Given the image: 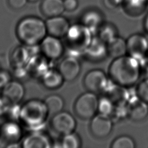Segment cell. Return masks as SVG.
<instances>
[{"label":"cell","mask_w":148,"mask_h":148,"mask_svg":"<svg viewBox=\"0 0 148 148\" xmlns=\"http://www.w3.org/2000/svg\"><path fill=\"white\" fill-rule=\"evenodd\" d=\"M108 72L112 82L125 87L134 85L141 75L139 61L126 54L114 58L109 65Z\"/></svg>","instance_id":"1"},{"label":"cell","mask_w":148,"mask_h":148,"mask_svg":"<svg viewBox=\"0 0 148 148\" xmlns=\"http://www.w3.org/2000/svg\"><path fill=\"white\" fill-rule=\"evenodd\" d=\"M16 34L24 44L34 46L40 43L47 33L45 22L39 17L29 16L23 18L18 23Z\"/></svg>","instance_id":"2"},{"label":"cell","mask_w":148,"mask_h":148,"mask_svg":"<svg viewBox=\"0 0 148 148\" xmlns=\"http://www.w3.org/2000/svg\"><path fill=\"white\" fill-rule=\"evenodd\" d=\"M94 34L90 29L81 23L71 25L65 35L69 56L76 57L78 55L83 56Z\"/></svg>","instance_id":"3"},{"label":"cell","mask_w":148,"mask_h":148,"mask_svg":"<svg viewBox=\"0 0 148 148\" xmlns=\"http://www.w3.org/2000/svg\"><path fill=\"white\" fill-rule=\"evenodd\" d=\"M49 114L44 102L32 99L21 106L20 120L25 125L35 130L44 125Z\"/></svg>","instance_id":"4"},{"label":"cell","mask_w":148,"mask_h":148,"mask_svg":"<svg viewBox=\"0 0 148 148\" xmlns=\"http://www.w3.org/2000/svg\"><path fill=\"white\" fill-rule=\"evenodd\" d=\"M99 98L97 94L88 91L81 94L74 104L76 115L84 120L91 119L98 112Z\"/></svg>","instance_id":"5"},{"label":"cell","mask_w":148,"mask_h":148,"mask_svg":"<svg viewBox=\"0 0 148 148\" xmlns=\"http://www.w3.org/2000/svg\"><path fill=\"white\" fill-rule=\"evenodd\" d=\"M83 84L86 89L95 94L103 93L110 84L108 76L100 69L88 71L84 77Z\"/></svg>","instance_id":"6"},{"label":"cell","mask_w":148,"mask_h":148,"mask_svg":"<svg viewBox=\"0 0 148 148\" xmlns=\"http://www.w3.org/2000/svg\"><path fill=\"white\" fill-rule=\"evenodd\" d=\"M51 125L56 132L65 135L74 132L76 127V121L70 113L62 110L54 115Z\"/></svg>","instance_id":"7"},{"label":"cell","mask_w":148,"mask_h":148,"mask_svg":"<svg viewBox=\"0 0 148 148\" xmlns=\"http://www.w3.org/2000/svg\"><path fill=\"white\" fill-rule=\"evenodd\" d=\"M127 50L130 55L138 60L147 55L148 50V39L142 34H134L127 40Z\"/></svg>","instance_id":"8"},{"label":"cell","mask_w":148,"mask_h":148,"mask_svg":"<svg viewBox=\"0 0 148 148\" xmlns=\"http://www.w3.org/2000/svg\"><path fill=\"white\" fill-rule=\"evenodd\" d=\"M113 123L109 116L98 113L91 120L90 131L97 138H104L108 136L113 128Z\"/></svg>","instance_id":"9"},{"label":"cell","mask_w":148,"mask_h":148,"mask_svg":"<svg viewBox=\"0 0 148 148\" xmlns=\"http://www.w3.org/2000/svg\"><path fill=\"white\" fill-rule=\"evenodd\" d=\"M83 56L89 61H101L108 56L107 45L97 35H94Z\"/></svg>","instance_id":"10"},{"label":"cell","mask_w":148,"mask_h":148,"mask_svg":"<svg viewBox=\"0 0 148 148\" xmlns=\"http://www.w3.org/2000/svg\"><path fill=\"white\" fill-rule=\"evenodd\" d=\"M40 49L42 53L47 58L57 60L63 54L64 47L60 38L48 35L40 43Z\"/></svg>","instance_id":"11"},{"label":"cell","mask_w":148,"mask_h":148,"mask_svg":"<svg viewBox=\"0 0 148 148\" xmlns=\"http://www.w3.org/2000/svg\"><path fill=\"white\" fill-rule=\"evenodd\" d=\"M126 106L128 116L132 120L141 121L148 115V103L139 98L136 94L130 96Z\"/></svg>","instance_id":"12"},{"label":"cell","mask_w":148,"mask_h":148,"mask_svg":"<svg viewBox=\"0 0 148 148\" xmlns=\"http://www.w3.org/2000/svg\"><path fill=\"white\" fill-rule=\"evenodd\" d=\"M58 70L65 80L71 82L74 80L79 75L81 65L77 57L68 56L60 64Z\"/></svg>","instance_id":"13"},{"label":"cell","mask_w":148,"mask_h":148,"mask_svg":"<svg viewBox=\"0 0 148 148\" xmlns=\"http://www.w3.org/2000/svg\"><path fill=\"white\" fill-rule=\"evenodd\" d=\"M45 24L49 35L58 38L65 36L71 26L68 20L61 16L48 18Z\"/></svg>","instance_id":"14"},{"label":"cell","mask_w":148,"mask_h":148,"mask_svg":"<svg viewBox=\"0 0 148 148\" xmlns=\"http://www.w3.org/2000/svg\"><path fill=\"white\" fill-rule=\"evenodd\" d=\"M105 22L103 13L97 8H89L82 14L80 23L88 27L94 34Z\"/></svg>","instance_id":"15"},{"label":"cell","mask_w":148,"mask_h":148,"mask_svg":"<svg viewBox=\"0 0 148 148\" xmlns=\"http://www.w3.org/2000/svg\"><path fill=\"white\" fill-rule=\"evenodd\" d=\"M104 95L109 97L115 105L127 104L130 97L127 87L116 84L113 82L110 83Z\"/></svg>","instance_id":"16"},{"label":"cell","mask_w":148,"mask_h":148,"mask_svg":"<svg viewBox=\"0 0 148 148\" xmlns=\"http://www.w3.org/2000/svg\"><path fill=\"white\" fill-rule=\"evenodd\" d=\"M24 95L23 85L17 81H10L2 88V96L10 104L18 103Z\"/></svg>","instance_id":"17"},{"label":"cell","mask_w":148,"mask_h":148,"mask_svg":"<svg viewBox=\"0 0 148 148\" xmlns=\"http://www.w3.org/2000/svg\"><path fill=\"white\" fill-rule=\"evenodd\" d=\"M40 10L48 18L61 16L65 10L64 0H43Z\"/></svg>","instance_id":"18"},{"label":"cell","mask_w":148,"mask_h":148,"mask_svg":"<svg viewBox=\"0 0 148 148\" xmlns=\"http://www.w3.org/2000/svg\"><path fill=\"white\" fill-rule=\"evenodd\" d=\"M1 132L2 136L10 143L17 142L22 135L20 126L16 121L11 120L3 124Z\"/></svg>","instance_id":"19"},{"label":"cell","mask_w":148,"mask_h":148,"mask_svg":"<svg viewBox=\"0 0 148 148\" xmlns=\"http://www.w3.org/2000/svg\"><path fill=\"white\" fill-rule=\"evenodd\" d=\"M121 5L127 14L137 17L142 14L148 8V0H124Z\"/></svg>","instance_id":"20"},{"label":"cell","mask_w":148,"mask_h":148,"mask_svg":"<svg viewBox=\"0 0 148 148\" xmlns=\"http://www.w3.org/2000/svg\"><path fill=\"white\" fill-rule=\"evenodd\" d=\"M51 146L48 137L39 132H34L28 135L23 142V147L25 148H49Z\"/></svg>","instance_id":"21"},{"label":"cell","mask_w":148,"mask_h":148,"mask_svg":"<svg viewBox=\"0 0 148 148\" xmlns=\"http://www.w3.org/2000/svg\"><path fill=\"white\" fill-rule=\"evenodd\" d=\"M108 56L116 58L127 53L126 40L117 36L106 43Z\"/></svg>","instance_id":"22"},{"label":"cell","mask_w":148,"mask_h":148,"mask_svg":"<svg viewBox=\"0 0 148 148\" xmlns=\"http://www.w3.org/2000/svg\"><path fill=\"white\" fill-rule=\"evenodd\" d=\"M42 83L47 88L56 89L59 88L65 80L59 70L48 69L42 75Z\"/></svg>","instance_id":"23"},{"label":"cell","mask_w":148,"mask_h":148,"mask_svg":"<svg viewBox=\"0 0 148 148\" xmlns=\"http://www.w3.org/2000/svg\"><path fill=\"white\" fill-rule=\"evenodd\" d=\"M97 35L107 43L118 36V30L113 23L105 21L98 28Z\"/></svg>","instance_id":"24"},{"label":"cell","mask_w":148,"mask_h":148,"mask_svg":"<svg viewBox=\"0 0 148 148\" xmlns=\"http://www.w3.org/2000/svg\"><path fill=\"white\" fill-rule=\"evenodd\" d=\"M49 114L54 115L63 109L64 101L62 98L58 95H51L48 96L44 101Z\"/></svg>","instance_id":"25"},{"label":"cell","mask_w":148,"mask_h":148,"mask_svg":"<svg viewBox=\"0 0 148 148\" xmlns=\"http://www.w3.org/2000/svg\"><path fill=\"white\" fill-rule=\"evenodd\" d=\"M81 145V138L75 132L63 135L61 141V146L63 148H79Z\"/></svg>","instance_id":"26"},{"label":"cell","mask_w":148,"mask_h":148,"mask_svg":"<svg viewBox=\"0 0 148 148\" xmlns=\"http://www.w3.org/2000/svg\"><path fill=\"white\" fill-rule=\"evenodd\" d=\"M115 108L114 103L112 100L104 95L103 97L99 98L98 112L108 116H110Z\"/></svg>","instance_id":"27"},{"label":"cell","mask_w":148,"mask_h":148,"mask_svg":"<svg viewBox=\"0 0 148 148\" xmlns=\"http://www.w3.org/2000/svg\"><path fill=\"white\" fill-rule=\"evenodd\" d=\"M135 143L134 139L127 135H121L116 138L111 145L112 148H134Z\"/></svg>","instance_id":"28"},{"label":"cell","mask_w":148,"mask_h":148,"mask_svg":"<svg viewBox=\"0 0 148 148\" xmlns=\"http://www.w3.org/2000/svg\"><path fill=\"white\" fill-rule=\"evenodd\" d=\"M136 95L148 103V77L142 80L136 90Z\"/></svg>","instance_id":"29"},{"label":"cell","mask_w":148,"mask_h":148,"mask_svg":"<svg viewBox=\"0 0 148 148\" xmlns=\"http://www.w3.org/2000/svg\"><path fill=\"white\" fill-rule=\"evenodd\" d=\"M21 112V106H18V103L10 104L6 113L9 118L10 120L16 121L17 120H20Z\"/></svg>","instance_id":"30"},{"label":"cell","mask_w":148,"mask_h":148,"mask_svg":"<svg viewBox=\"0 0 148 148\" xmlns=\"http://www.w3.org/2000/svg\"><path fill=\"white\" fill-rule=\"evenodd\" d=\"M79 5L78 0H64L65 10L72 12L75 10Z\"/></svg>","instance_id":"31"},{"label":"cell","mask_w":148,"mask_h":148,"mask_svg":"<svg viewBox=\"0 0 148 148\" xmlns=\"http://www.w3.org/2000/svg\"><path fill=\"white\" fill-rule=\"evenodd\" d=\"M28 0H8L9 6L14 9H20L27 3Z\"/></svg>","instance_id":"32"},{"label":"cell","mask_w":148,"mask_h":148,"mask_svg":"<svg viewBox=\"0 0 148 148\" xmlns=\"http://www.w3.org/2000/svg\"><path fill=\"white\" fill-rule=\"evenodd\" d=\"M10 81V75L6 71H0V87L3 88Z\"/></svg>","instance_id":"33"},{"label":"cell","mask_w":148,"mask_h":148,"mask_svg":"<svg viewBox=\"0 0 148 148\" xmlns=\"http://www.w3.org/2000/svg\"><path fill=\"white\" fill-rule=\"evenodd\" d=\"M10 104L2 96L0 97V116L5 114Z\"/></svg>","instance_id":"34"},{"label":"cell","mask_w":148,"mask_h":148,"mask_svg":"<svg viewBox=\"0 0 148 148\" xmlns=\"http://www.w3.org/2000/svg\"><path fill=\"white\" fill-rule=\"evenodd\" d=\"M124 0H103L104 4L109 9H115L119 5H122Z\"/></svg>","instance_id":"35"},{"label":"cell","mask_w":148,"mask_h":148,"mask_svg":"<svg viewBox=\"0 0 148 148\" xmlns=\"http://www.w3.org/2000/svg\"><path fill=\"white\" fill-rule=\"evenodd\" d=\"M143 27H144L145 31L148 34V13L146 14L144 19Z\"/></svg>","instance_id":"36"},{"label":"cell","mask_w":148,"mask_h":148,"mask_svg":"<svg viewBox=\"0 0 148 148\" xmlns=\"http://www.w3.org/2000/svg\"><path fill=\"white\" fill-rule=\"evenodd\" d=\"M38 0H28V1H29V2H36Z\"/></svg>","instance_id":"37"},{"label":"cell","mask_w":148,"mask_h":148,"mask_svg":"<svg viewBox=\"0 0 148 148\" xmlns=\"http://www.w3.org/2000/svg\"><path fill=\"white\" fill-rule=\"evenodd\" d=\"M147 55L148 56V50H147Z\"/></svg>","instance_id":"38"}]
</instances>
